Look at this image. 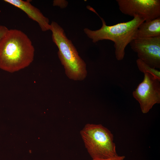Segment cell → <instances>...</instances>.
Masks as SVG:
<instances>
[{
    "label": "cell",
    "mask_w": 160,
    "mask_h": 160,
    "mask_svg": "<svg viewBox=\"0 0 160 160\" xmlns=\"http://www.w3.org/2000/svg\"><path fill=\"white\" fill-rule=\"evenodd\" d=\"M35 49L28 36L22 31L9 29L0 41V69L14 73L29 65Z\"/></svg>",
    "instance_id": "6da1fadb"
},
{
    "label": "cell",
    "mask_w": 160,
    "mask_h": 160,
    "mask_svg": "<svg viewBox=\"0 0 160 160\" xmlns=\"http://www.w3.org/2000/svg\"><path fill=\"white\" fill-rule=\"evenodd\" d=\"M88 7V9L100 17L102 25L100 29L95 31L85 28L84 29L85 33L94 43L103 40L113 41L114 43L116 57L117 60H121L124 56L126 47L135 39L137 29L140 24L145 21V20L139 16H135L129 21L107 25L104 19L93 8Z\"/></svg>",
    "instance_id": "7a4b0ae2"
},
{
    "label": "cell",
    "mask_w": 160,
    "mask_h": 160,
    "mask_svg": "<svg viewBox=\"0 0 160 160\" xmlns=\"http://www.w3.org/2000/svg\"><path fill=\"white\" fill-rule=\"evenodd\" d=\"M50 25L52 40L58 48V57L66 75L73 80H83L87 74L85 63L79 56L71 41L66 36L62 28L54 21Z\"/></svg>",
    "instance_id": "3957f363"
},
{
    "label": "cell",
    "mask_w": 160,
    "mask_h": 160,
    "mask_svg": "<svg viewBox=\"0 0 160 160\" xmlns=\"http://www.w3.org/2000/svg\"><path fill=\"white\" fill-rule=\"evenodd\" d=\"M80 134L85 147L92 159L118 155L113 135L102 125L87 124L81 130Z\"/></svg>",
    "instance_id": "277c9868"
},
{
    "label": "cell",
    "mask_w": 160,
    "mask_h": 160,
    "mask_svg": "<svg viewBox=\"0 0 160 160\" xmlns=\"http://www.w3.org/2000/svg\"><path fill=\"white\" fill-rule=\"evenodd\" d=\"M160 80L149 73H144L143 80L132 93L142 112L148 113L154 105L160 103Z\"/></svg>",
    "instance_id": "5b68a950"
},
{
    "label": "cell",
    "mask_w": 160,
    "mask_h": 160,
    "mask_svg": "<svg viewBox=\"0 0 160 160\" xmlns=\"http://www.w3.org/2000/svg\"><path fill=\"white\" fill-rule=\"evenodd\" d=\"M123 14L148 21L160 17V0H116Z\"/></svg>",
    "instance_id": "8992f818"
},
{
    "label": "cell",
    "mask_w": 160,
    "mask_h": 160,
    "mask_svg": "<svg viewBox=\"0 0 160 160\" xmlns=\"http://www.w3.org/2000/svg\"><path fill=\"white\" fill-rule=\"evenodd\" d=\"M138 59L151 67L160 68V36L135 39L129 44Z\"/></svg>",
    "instance_id": "52a82bcc"
},
{
    "label": "cell",
    "mask_w": 160,
    "mask_h": 160,
    "mask_svg": "<svg viewBox=\"0 0 160 160\" xmlns=\"http://www.w3.org/2000/svg\"><path fill=\"white\" fill-rule=\"evenodd\" d=\"M4 1L21 9L29 18L37 23L41 30L45 31L50 29L49 19L29 1L22 0H4Z\"/></svg>",
    "instance_id": "ba28073f"
},
{
    "label": "cell",
    "mask_w": 160,
    "mask_h": 160,
    "mask_svg": "<svg viewBox=\"0 0 160 160\" xmlns=\"http://www.w3.org/2000/svg\"><path fill=\"white\" fill-rule=\"evenodd\" d=\"M160 36V17L145 21L139 26L135 39H145Z\"/></svg>",
    "instance_id": "9c48e42d"
},
{
    "label": "cell",
    "mask_w": 160,
    "mask_h": 160,
    "mask_svg": "<svg viewBox=\"0 0 160 160\" xmlns=\"http://www.w3.org/2000/svg\"><path fill=\"white\" fill-rule=\"evenodd\" d=\"M136 64L138 68L141 72L144 73H150L160 80V71L151 67L138 58L136 60Z\"/></svg>",
    "instance_id": "30bf717a"
},
{
    "label": "cell",
    "mask_w": 160,
    "mask_h": 160,
    "mask_svg": "<svg viewBox=\"0 0 160 160\" xmlns=\"http://www.w3.org/2000/svg\"><path fill=\"white\" fill-rule=\"evenodd\" d=\"M125 156H124L117 155L110 158L97 159H92L91 160H124Z\"/></svg>",
    "instance_id": "8fae6325"
},
{
    "label": "cell",
    "mask_w": 160,
    "mask_h": 160,
    "mask_svg": "<svg viewBox=\"0 0 160 160\" xmlns=\"http://www.w3.org/2000/svg\"><path fill=\"white\" fill-rule=\"evenodd\" d=\"M8 30L5 26L0 25V41L6 34Z\"/></svg>",
    "instance_id": "7c38bea8"
}]
</instances>
